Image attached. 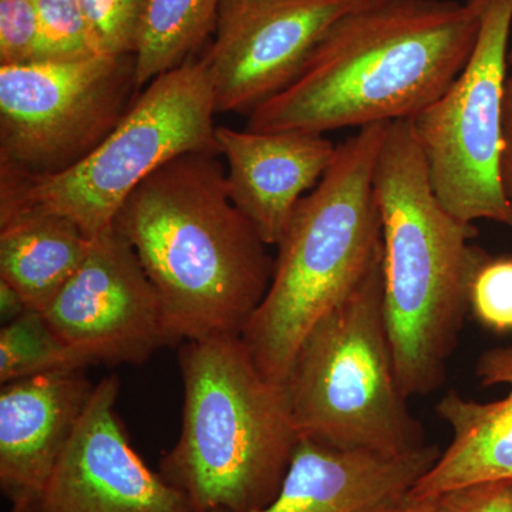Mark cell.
<instances>
[{
	"label": "cell",
	"instance_id": "6da1fadb",
	"mask_svg": "<svg viewBox=\"0 0 512 512\" xmlns=\"http://www.w3.org/2000/svg\"><path fill=\"white\" fill-rule=\"evenodd\" d=\"M478 29L468 0H382L350 10L298 79L249 116L247 130L326 134L412 120L457 79Z\"/></svg>",
	"mask_w": 512,
	"mask_h": 512
},
{
	"label": "cell",
	"instance_id": "7a4b0ae2",
	"mask_svg": "<svg viewBox=\"0 0 512 512\" xmlns=\"http://www.w3.org/2000/svg\"><path fill=\"white\" fill-rule=\"evenodd\" d=\"M218 157L164 164L114 221L156 288L171 345L241 336L274 275L268 245L229 197Z\"/></svg>",
	"mask_w": 512,
	"mask_h": 512
},
{
	"label": "cell",
	"instance_id": "3957f363",
	"mask_svg": "<svg viewBox=\"0 0 512 512\" xmlns=\"http://www.w3.org/2000/svg\"><path fill=\"white\" fill-rule=\"evenodd\" d=\"M382 218L383 309L397 380L407 397L443 386L470 312V288L488 254L470 244L431 187L409 120L393 121L375 170Z\"/></svg>",
	"mask_w": 512,
	"mask_h": 512
},
{
	"label": "cell",
	"instance_id": "277c9868",
	"mask_svg": "<svg viewBox=\"0 0 512 512\" xmlns=\"http://www.w3.org/2000/svg\"><path fill=\"white\" fill-rule=\"evenodd\" d=\"M183 426L161 474L194 512H249L281 490L301 436L282 383L256 366L241 336L180 345Z\"/></svg>",
	"mask_w": 512,
	"mask_h": 512
},
{
	"label": "cell",
	"instance_id": "5b68a950",
	"mask_svg": "<svg viewBox=\"0 0 512 512\" xmlns=\"http://www.w3.org/2000/svg\"><path fill=\"white\" fill-rule=\"evenodd\" d=\"M389 124L359 128L338 144L276 245L271 285L241 335L274 382L285 383L303 339L355 291L382 252L373 180Z\"/></svg>",
	"mask_w": 512,
	"mask_h": 512
},
{
	"label": "cell",
	"instance_id": "8992f818",
	"mask_svg": "<svg viewBox=\"0 0 512 512\" xmlns=\"http://www.w3.org/2000/svg\"><path fill=\"white\" fill-rule=\"evenodd\" d=\"M382 262L383 248L355 291L313 326L284 386L301 439L403 456L426 443L394 369Z\"/></svg>",
	"mask_w": 512,
	"mask_h": 512
},
{
	"label": "cell",
	"instance_id": "52a82bcc",
	"mask_svg": "<svg viewBox=\"0 0 512 512\" xmlns=\"http://www.w3.org/2000/svg\"><path fill=\"white\" fill-rule=\"evenodd\" d=\"M214 89L202 59L160 74L109 136L79 163L30 175L0 164V215L42 208L93 239L110 229L131 192L184 154L220 156Z\"/></svg>",
	"mask_w": 512,
	"mask_h": 512
},
{
	"label": "cell",
	"instance_id": "ba28073f",
	"mask_svg": "<svg viewBox=\"0 0 512 512\" xmlns=\"http://www.w3.org/2000/svg\"><path fill=\"white\" fill-rule=\"evenodd\" d=\"M480 29L457 79L410 121L431 187L458 220L512 228L501 180L512 0H468Z\"/></svg>",
	"mask_w": 512,
	"mask_h": 512
},
{
	"label": "cell",
	"instance_id": "9c48e42d",
	"mask_svg": "<svg viewBox=\"0 0 512 512\" xmlns=\"http://www.w3.org/2000/svg\"><path fill=\"white\" fill-rule=\"evenodd\" d=\"M136 56L0 66V164L56 174L99 146L141 89Z\"/></svg>",
	"mask_w": 512,
	"mask_h": 512
},
{
	"label": "cell",
	"instance_id": "30bf717a",
	"mask_svg": "<svg viewBox=\"0 0 512 512\" xmlns=\"http://www.w3.org/2000/svg\"><path fill=\"white\" fill-rule=\"evenodd\" d=\"M373 0H222L201 57L217 113H252L291 86L330 26Z\"/></svg>",
	"mask_w": 512,
	"mask_h": 512
},
{
	"label": "cell",
	"instance_id": "8fae6325",
	"mask_svg": "<svg viewBox=\"0 0 512 512\" xmlns=\"http://www.w3.org/2000/svg\"><path fill=\"white\" fill-rule=\"evenodd\" d=\"M42 313L90 366L144 365L171 345L156 288L114 225L92 239L83 264Z\"/></svg>",
	"mask_w": 512,
	"mask_h": 512
},
{
	"label": "cell",
	"instance_id": "7c38bea8",
	"mask_svg": "<svg viewBox=\"0 0 512 512\" xmlns=\"http://www.w3.org/2000/svg\"><path fill=\"white\" fill-rule=\"evenodd\" d=\"M119 394L117 376L94 386L36 512H194L131 446L117 413Z\"/></svg>",
	"mask_w": 512,
	"mask_h": 512
},
{
	"label": "cell",
	"instance_id": "4fadbf2b",
	"mask_svg": "<svg viewBox=\"0 0 512 512\" xmlns=\"http://www.w3.org/2000/svg\"><path fill=\"white\" fill-rule=\"evenodd\" d=\"M84 370L2 384L0 488L10 512H36L92 397Z\"/></svg>",
	"mask_w": 512,
	"mask_h": 512
},
{
	"label": "cell",
	"instance_id": "5bb4252c",
	"mask_svg": "<svg viewBox=\"0 0 512 512\" xmlns=\"http://www.w3.org/2000/svg\"><path fill=\"white\" fill-rule=\"evenodd\" d=\"M227 160L229 197L268 247H276L298 202L312 191L335 160L338 146L308 131H215Z\"/></svg>",
	"mask_w": 512,
	"mask_h": 512
},
{
	"label": "cell",
	"instance_id": "9a60e30c",
	"mask_svg": "<svg viewBox=\"0 0 512 512\" xmlns=\"http://www.w3.org/2000/svg\"><path fill=\"white\" fill-rule=\"evenodd\" d=\"M439 456L429 444L382 456L301 439L279 493L249 512H382L402 501Z\"/></svg>",
	"mask_w": 512,
	"mask_h": 512
},
{
	"label": "cell",
	"instance_id": "2e32d148",
	"mask_svg": "<svg viewBox=\"0 0 512 512\" xmlns=\"http://www.w3.org/2000/svg\"><path fill=\"white\" fill-rule=\"evenodd\" d=\"M476 376L485 387L507 386L503 399L480 403L450 390L436 412L453 439L410 494L436 497L463 485L512 480V348L485 350Z\"/></svg>",
	"mask_w": 512,
	"mask_h": 512
},
{
	"label": "cell",
	"instance_id": "e0dca14e",
	"mask_svg": "<svg viewBox=\"0 0 512 512\" xmlns=\"http://www.w3.org/2000/svg\"><path fill=\"white\" fill-rule=\"evenodd\" d=\"M92 239L72 221L42 208L0 215V279L43 312L76 274Z\"/></svg>",
	"mask_w": 512,
	"mask_h": 512
},
{
	"label": "cell",
	"instance_id": "ac0fdd59",
	"mask_svg": "<svg viewBox=\"0 0 512 512\" xmlns=\"http://www.w3.org/2000/svg\"><path fill=\"white\" fill-rule=\"evenodd\" d=\"M222 0H150L136 56L138 86L191 59L214 32Z\"/></svg>",
	"mask_w": 512,
	"mask_h": 512
},
{
	"label": "cell",
	"instance_id": "d6986e66",
	"mask_svg": "<svg viewBox=\"0 0 512 512\" xmlns=\"http://www.w3.org/2000/svg\"><path fill=\"white\" fill-rule=\"evenodd\" d=\"M87 367L89 362L57 335L42 312L29 309L0 329V384Z\"/></svg>",
	"mask_w": 512,
	"mask_h": 512
},
{
	"label": "cell",
	"instance_id": "ffe728a7",
	"mask_svg": "<svg viewBox=\"0 0 512 512\" xmlns=\"http://www.w3.org/2000/svg\"><path fill=\"white\" fill-rule=\"evenodd\" d=\"M40 60L70 62L103 56L79 0H35Z\"/></svg>",
	"mask_w": 512,
	"mask_h": 512
},
{
	"label": "cell",
	"instance_id": "44dd1931",
	"mask_svg": "<svg viewBox=\"0 0 512 512\" xmlns=\"http://www.w3.org/2000/svg\"><path fill=\"white\" fill-rule=\"evenodd\" d=\"M103 56H137L150 0H79Z\"/></svg>",
	"mask_w": 512,
	"mask_h": 512
},
{
	"label": "cell",
	"instance_id": "7402d4cb",
	"mask_svg": "<svg viewBox=\"0 0 512 512\" xmlns=\"http://www.w3.org/2000/svg\"><path fill=\"white\" fill-rule=\"evenodd\" d=\"M470 312L484 328L512 332V258L488 256L477 269L470 288Z\"/></svg>",
	"mask_w": 512,
	"mask_h": 512
},
{
	"label": "cell",
	"instance_id": "603a6c76",
	"mask_svg": "<svg viewBox=\"0 0 512 512\" xmlns=\"http://www.w3.org/2000/svg\"><path fill=\"white\" fill-rule=\"evenodd\" d=\"M35 0H0V66L39 62Z\"/></svg>",
	"mask_w": 512,
	"mask_h": 512
},
{
	"label": "cell",
	"instance_id": "cb8c5ba5",
	"mask_svg": "<svg viewBox=\"0 0 512 512\" xmlns=\"http://www.w3.org/2000/svg\"><path fill=\"white\" fill-rule=\"evenodd\" d=\"M436 497L437 512H512V480L463 485Z\"/></svg>",
	"mask_w": 512,
	"mask_h": 512
},
{
	"label": "cell",
	"instance_id": "d4e9b609",
	"mask_svg": "<svg viewBox=\"0 0 512 512\" xmlns=\"http://www.w3.org/2000/svg\"><path fill=\"white\" fill-rule=\"evenodd\" d=\"M504 147L501 157V180L508 200L512 204V77H508L504 96Z\"/></svg>",
	"mask_w": 512,
	"mask_h": 512
},
{
	"label": "cell",
	"instance_id": "484cf974",
	"mask_svg": "<svg viewBox=\"0 0 512 512\" xmlns=\"http://www.w3.org/2000/svg\"><path fill=\"white\" fill-rule=\"evenodd\" d=\"M29 311L25 299L13 286L0 279V319L3 325L19 319Z\"/></svg>",
	"mask_w": 512,
	"mask_h": 512
},
{
	"label": "cell",
	"instance_id": "4316f807",
	"mask_svg": "<svg viewBox=\"0 0 512 512\" xmlns=\"http://www.w3.org/2000/svg\"><path fill=\"white\" fill-rule=\"evenodd\" d=\"M382 512H437V497L407 494L399 503Z\"/></svg>",
	"mask_w": 512,
	"mask_h": 512
},
{
	"label": "cell",
	"instance_id": "83f0119b",
	"mask_svg": "<svg viewBox=\"0 0 512 512\" xmlns=\"http://www.w3.org/2000/svg\"><path fill=\"white\" fill-rule=\"evenodd\" d=\"M508 63L512 66V46H510V52H508Z\"/></svg>",
	"mask_w": 512,
	"mask_h": 512
},
{
	"label": "cell",
	"instance_id": "f1b7e54d",
	"mask_svg": "<svg viewBox=\"0 0 512 512\" xmlns=\"http://www.w3.org/2000/svg\"><path fill=\"white\" fill-rule=\"evenodd\" d=\"M373 2H382V0H373Z\"/></svg>",
	"mask_w": 512,
	"mask_h": 512
}]
</instances>
